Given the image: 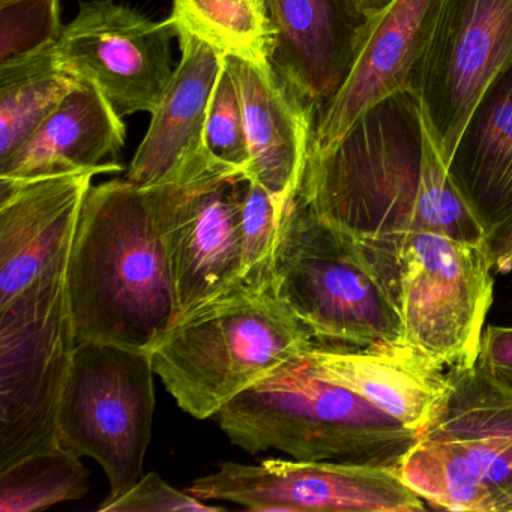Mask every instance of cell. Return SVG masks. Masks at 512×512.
<instances>
[{
  "mask_svg": "<svg viewBox=\"0 0 512 512\" xmlns=\"http://www.w3.org/2000/svg\"><path fill=\"white\" fill-rule=\"evenodd\" d=\"M487 250L493 269L508 272L512 268V220L487 239Z\"/></svg>",
  "mask_w": 512,
  "mask_h": 512,
  "instance_id": "obj_30",
  "label": "cell"
},
{
  "mask_svg": "<svg viewBox=\"0 0 512 512\" xmlns=\"http://www.w3.org/2000/svg\"><path fill=\"white\" fill-rule=\"evenodd\" d=\"M101 170L0 178V305L70 253L92 179Z\"/></svg>",
  "mask_w": 512,
  "mask_h": 512,
  "instance_id": "obj_16",
  "label": "cell"
},
{
  "mask_svg": "<svg viewBox=\"0 0 512 512\" xmlns=\"http://www.w3.org/2000/svg\"><path fill=\"white\" fill-rule=\"evenodd\" d=\"M485 244L412 233L398 254L397 307L403 341L449 370L476 364L493 301Z\"/></svg>",
  "mask_w": 512,
  "mask_h": 512,
  "instance_id": "obj_9",
  "label": "cell"
},
{
  "mask_svg": "<svg viewBox=\"0 0 512 512\" xmlns=\"http://www.w3.org/2000/svg\"><path fill=\"white\" fill-rule=\"evenodd\" d=\"M173 19L224 56L271 62L265 0H173Z\"/></svg>",
  "mask_w": 512,
  "mask_h": 512,
  "instance_id": "obj_23",
  "label": "cell"
},
{
  "mask_svg": "<svg viewBox=\"0 0 512 512\" xmlns=\"http://www.w3.org/2000/svg\"><path fill=\"white\" fill-rule=\"evenodd\" d=\"M233 445L301 461L400 467L418 434L346 386L317 373L307 350L217 413Z\"/></svg>",
  "mask_w": 512,
  "mask_h": 512,
  "instance_id": "obj_3",
  "label": "cell"
},
{
  "mask_svg": "<svg viewBox=\"0 0 512 512\" xmlns=\"http://www.w3.org/2000/svg\"><path fill=\"white\" fill-rule=\"evenodd\" d=\"M70 254L0 305V470L59 445L56 419L77 347Z\"/></svg>",
  "mask_w": 512,
  "mask_h": 512,
  "instance_id": "obj_7",
  "label": "cell"
},
{
  "mask_svg": "<svg viewBox=\"0 0 512 512\" xmlns=\"http://www.w3.org/2000/svg\"><path fill=\"white\" fill-rule=\"evenodd\" d=\"M511 62L512 0H443L410 91L446 167L482 94Z\"/></svg>",
  "mask_w": 512,
  "mask_h": 512,
  "instance_id": "obj_10",
  "label": "cell"
},
{
  "mask_svg": "<svg viewBox=\"0 0 512 512\" xmlns=\"http://www.w3.org/2000/svg\"><path fill=\"white\" fill-rule=\"evenodd\" d=\"M271 61L314 116L346 82L371 20L358 0H265Z\"/></svg>",
  "mask_w": 512,
  "mask_h": 512,
  "instance_id": "obj_15",
  "label": "cell"
},
{
  "mask_svg": "<svg viewBox=\"0 0 512 512\" xmlns=\"http://www.w3.org/2000/svg\"><path fill=\"white\" fill-rule=\"evenodd\" d=\"M202 500H227L250 511L416 512L424 500L397 467L269 458L223 463L188 488Z\"/></svg>",
  "mask_w": 512,
  "mask_h": 512,
  "instance_id": "obj_11",
  "label": "cell"
},
{
  "mask_svg": "<svg viewBox=\"0 0 512 512\" xmlns=\"http://www.w3.org/2000/svg\"><path fill=\"white\" fill-rule=\"evenodd\" d=\"M359 5L364 8L367 13H370L371 16L379 13L380 10L386 7V5L391 4L392 0H358Z\"/></svg>",
  "mask_w": 512,
  "mask_h": 512,
  "instance_id": "obj_31",
  "label": "cell"
},
{
  "mask_svg": "<svg viewBox=\"0 0 512 512\" xmlns=\"http://www.w3.org/2000/svg\"><path fill=\"white\" fill-rule=\"evenodd\" d=\"M173 38V16L155 22L113 0H89L56 46L64 64L124 118L157 109L175 73Z\"/></svg>",
  "mask_w": 512,
  "mask_h": 512,
  "instance_id": "obj_13",
  "label": "cell"
},
{
  "mask_svg": "<svg viewBox=\"0 0 512 512\" xmlns=\"http://www.w3.org/2000/svg\"><path fill=\"white\" fill-rule=\"evenodd\" d=\"M62 31L61 0H0V64L55 46Z\"/></svg>",
  "mask_w": 512,
  "mask_h": 512,
  "instance_id": "obj_26",
  "label": "cell"
},
{
  "mask_svg": "<svg viewBox=\"0 0 512 512\" xmlns=\"http://www.w3.org/2000/svg\"><path fill=\"white\" fill-rule=\"evenodd\" d=\"M176 28L181 61L125 178L140 188L242 175L215 160L206 146L209 103L226 56L179 23Z\"/></svg>",
  "mask_w": 512,
  "mask_h": 512,
  "instance_id": "obj_14",
  "label": "cell"
},
{
  "mask_svg": "<svg viewBox=\"0 0 512 512\" xmlns=\"http://www.w3.org/2000/svg\"><path fill=\"white\" fill-rule=\"evenodd\" d=\"M151 353L112 344L77 343L59 404L62 448L103 467L110 496L143 476L155 412Z\"/></svg>",
  "mask_w": 512,
  "mask_h": 512,
  "instance_id": "obj_8",
  "label": "cell"
},
{
  "mask_svg": "<svg viewBox=\"0 0 512 512\" xmlns=\"http://www.w3.org/2000/svg\"><path fill=\"white\" fill-rule=\"evenodd\" d=\"M206 146L215 160L244 176L248 175L250 152L244 115L235 80L227 70L226 61L209 103Z\"/></svg>",
  "mask_w": 512,
  "mask_h": 512,
  "instance_id": "obj_27",
  "label": "cell"
},
{
  "mask_svg": "<svg viewBox=\"0 0 512 512\" xmlns=\"http://www.w3.org/2000/svg\"><path fill=\"white\" fill-rule=\"evenodd\" d=\"M101 512H218L223 506L208 505L202 499L167 484L158 473L143 475L130 490L109 496L100 506Z\"/></svg>",
  "mask_w": 512,
  "mask_h": 512,
  "instance_id": "obj_28",
  "label": "cell"
},
{
  "mask_svg": "<svg viewBox=\"0 0 512 512\" xmlns=\"http://www.w3.org/2000/svg\"><path fill=\"white\" fill-rule=\"evenodd\" d=\"M77 343L152 353L178 319L166 253L145 188L92 185L68 263Z\"/></svg>",
  "mask_w": 512,
  "mask_h": 512,
  "instance_id": "obj_2",
  "label": "cell"
},
{
  "mask_svg": "<svg viewBox=\"0 0 512 512\" xmlns=\"http://www.w3.org/2000/svg\"><path fill=\"white\" fill-rule=\"evenodd\" d=\"M296 196L365 254L395 299L398 254L407 236L436 232L487 242L452 184L410 89L371 107L328 148L308 152Z\"/></svg>",
  "mask_w": 512,
  "mask_h": 512,
  "instance_id": "obj_1",
  "label": "cell"
},
{
  "mask_svg": "<svg viewBox=\"0 0 512 512\" xmlns=\"http://www.w3.org/2000/svg\"><path fill=\"white\" fill-rule=\"evenodd\" d=\"M442 4L392 0L371 17L346 82L317 115L310 151L328 148L371 107L410 89Z\"/></svg>",
  "mask_w": 512,
  "mask_h": 512,
  "instance_id": "obj_17",
  "label": "cell"
},
{
  "mask_svg": "<svg viewBox=\"0 0 512 512\" xmlns=\"http://www.w3.org/2000/svg\"><path fill=\"white\" fill-rule=\"evenodd\" d=\"M274 289L317 343L403 341L394 293L361 250L314 217L298 196L284 206Z\"/></svg>",
  "mask_w": 512,
  "mask_h": 512,
  "instance_id": "obj_5",
  "label": "cell"
},
{
  "mask_svg": "<svg viewBox=\"0 0 512 512\" xmlns=\"http://www.w3.org/2000/svg\"><path fill=\"white\" fill-rule=\"evenodd\" d=\"M317 373L346 386L418 437L451 389V371L404 341L373 346L314 343L307 350Z\"/></svg>",
  "mask_w": 512,
  "mask_h": 512,
  "instance_id": "obj_18",
  "label": "cell"
},
{
  "mask_svg": "<svg viewBox=\"0 0 512 512\" xmlns=\"http://www.w3.org/2000/svg\"><path fill=\"white\" fill-rule=\"evenodd\" d=\"M283 209L256 179H247L242 199L241 235L244 283L254 289L274 286L275 251Z\"/></svg>",
  "mask_w": 512,
  "mask_h": 512,
  "instance_id": "obj_25",
  "label": "cell"
},
{
  "mask_svg": "<svg viewBox=\"0 0 512 512\" xmlns=\"http://www.w3.org/2000/svg\"><path fill=\"white\" fill-rule=\"evenodd\" d=\"M439 413L400 464L433 508L512 511V394L478 365L454 368Z\"/></svg>",
  "mask_w": 512,
  "mask_h": 512,
  "instance_id": "obj_6",
  "label": "cell"
},
{
  "mask_svg": "<svg viewBox=\"0 0 512 512\" xmlns=\"http://www.w3.org/2000/svg\"><path fill=\"white\" fill-rule=\"evenodd\" d=\"M122 116L91 83L83 82L41 122L7 160L0 178L37 179L62 173L101 170L119 173L125 145Z\"/></svg>",
  "mask_w": 512,
  "mask_h": 512,
  "instance_id": "obj_20",
  "label": "cell"
},
{
  "mask_svg": "<svg viewBox=\"0 0 512 512\" xmlns=\"http://www.w3.org/2000/svg\"><path fill=\"white\" fill-rule=\"evenodd\" d=\"M226 67L244 115L250 152L247 178L260 182L284 209L298 194L316 116L289 91L271 62L226 56Z\"/></svg>",
  "mask_w": 512,
  "mask_h": 512,
  "instance_id": "obj_19",
  "label": "cell"
},
{
  "mask_svg": "<svg viewBox=\"0 0 512 512\" xmlns=\"http://www.w3.org/2000/svg\"><path fill=\"white\" fill-rule=\"evenodd\" d=\"M314 343L274 286L241 281L179 316L151 359L178 406L208 419Z\"/></svg>",
  "mask_w": 512,
  "mask_h": 512,
  "instance_id": "obj_4",
  "label": "cell"
},
{
  "mask_svg": "<svg viewBox=\"0 0 512 512\" xmlns=\"http://www.w3.org/2000/svg\"><path fill=\"white\" fill-rule=\"evenodd\" d=\"M448 173L487 239L512 220V62L476 104Z\"/></svg>",
  "mask_w": 512,
  "mask_h": 512,
  "instance_id": "obj_21",
  "label": "cell"
},
{
  "mask_svg": "<svg viewBox=\"0 0 512 512\" xmlns=\"http://www.w3.org/2000/svg\"><path fill=\"white\" fill-rule=\"evenodd\" d=\"M476 365L512 394V328L487 326L484 329Z\"/></svg>",
  "mask_w": 512,
  "mask_h": 512,
  "instance_id": "obj_29",
  "label": "cell"
},
{
  "mask_svg": "<svg viewBox=\"0 0 512 512\" xmlns=\"http://www.w3.org/2000/svg\"><path fill=\"white\" fill-rule=\"evenodd\" d=\"M247 176L145 188L166 253L178 317L244 281L241 212Z\"/></svg>",
  "mask_w": 512,
  "mask_h": 512,
  "instance_id": "obj_12",
  "label": "cell"
},
{
  "mask_svg": "<svg viewBox=\"0 0 512 512\" xmlns=\"http://www.w3.org/2000/svg\"><path fill=\"white\" fill-rule=\"evenodd\" d=\"M61 445L20 458L0 470V512H32L79 500L89 490V470Z\"/></svg>",
  "mask_w": 512,
  "mask_h": 512,
  "instance_id": "obj_24",
  "label": "cell"
},
{
  "mask_svg": "<svg viewBox=\"0 0 512 512\" xmlns=\"http://www.w3.org/2000/svg\"><path fill=\"white\" fill-rule=\"evenodd\" d=\"M80 83L56 44L0 64V161L16 152Z\"/></svg>",
  "mask_w": 512,
  "mask_h": 512,
  "instance_id": "obj_22",
  "label": "cell"
}]
</instances>
